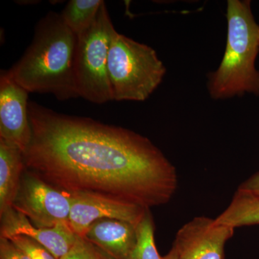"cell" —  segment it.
<instances>
[{"mask_svg":"<svg viewBox=\"0 0 259 259\" xmlns=\"http://www.w3.org/2000/svg\"><path fill=\"white\" fill-rule=\"evenodd\" d=\"M32 140L25 168L65 192L105 196L143 208L164 205L178 188L176 167L148 138L29 102Z\"/></svg>","mask_w":259,"mask_h":259,"instance_id":"6da1fadb","label":"cell"},{"mask_svg":"<svg viewBox=\"0 0 259 259\" xmlns=\"http://www.w3.org/2000/svg\"><path fill=\"white\" fill-rule=\"evenodd\" d=\"M77 35L61 14L49 13L37 23L31 44L8 71L30 93L53 94L61 101L79 97L74 74Z\"/></svg>","mask_w":259,"mask_h":259,"instance_id":"7a4b0ae2","label":"cell"},{"mask_svg":"<svg viewBox=\"0 0 259 259\" xmlns=\"http://www.w3.org/2000/svg\"><path fill=\"white\" fill-rule=\"evenodd\" d=\"M227 40L221 64L208 76L207 88L215 100L253 94L259 96V25L248 0L227 3Z\"/></svg>","mask_w":259,"mask_h":259,"instance_id":"3957f363","label":"cell"},{"mask_svg":"<svg viewBox=\"0 0 259 259\" xmlns=\"http://www.w3.org/2000/svg\"><path fill=\"white\" fill-rule=\"evenodd\" d=\"M166 73L154 49L117 32L107 61L113 101H145L159 86Z\"/></svg>","mask_w":259,"mask_h":259,"instance_id":"277c9868","label":"cell"},{"mask_svg":"<svg viewBox=\"0 0 259 259\" xmlns=\"http://www.w3.org/2000/svg\"><path fill=\"white\" fill-rule=\"evenodd\" d=\"M117 32L103 1L93 24L77 36L74 74L79 97L97 104L112 101L107 61Z\"/></svg>","mask_w":259,"mask_h":259,"instance_id":"5b68a950","label":"cell"},{"mask_svg":"<svg viewBox=\"0 0 259 259\" xmlns=\"http://www.w3.org/2000/svg\"><path fill=\"white\" fill-rule=\"evenodd\" d=\"M72 202L71 194L53 187L25 168L12 207L34 226L51 228L69 224Z\"/></svg>","mask_w":259,"mask_h":259,"instance_id":"8992f818","label":"cell"},{"mask_svg":"<svg viewBox=\"0 0 259 259\" xmlns=\"http://www.w3.org/2000/svg\"><path fill=\"white\" fill-rule=\"evenodd\" d=\"M235 230L198 216L177 231L171 249L178 259H225V246Z\"/></svg>","mask_w":259,"mask_h":259,"instance_id":"52a82bcc","label":"cell"},{"mask_svg":"<svg viewBox=\"0 0 259 259\" xmlns=\"http://www.w3.org/2000/svg\"><path fill=\"white\" fill-rule=\"evenodd\" d=\"M69 226L75 234L84 236L90 226L101 219L125 221L137 226L148 210L136 204L105 196L73 194Z\"/></svg>","mask_w":259,"mask_h":259,"instance_id":"ba28073f","label":"cell"},{"mask_svg":"<svg viewBox=\"0 0 259 259\" xmlns=\"http://www.w3.org/2000/svg\"><path fill=\"white\" fill-rule=\"evenodd\" d=\"M28 92L10 79L5 71L0 76V139L23 153L32 140L28 114Z\"/></svg>","mask_w":259,"mask_h":259,"instance_id":"9c48e42d","label":"cell"},{"mask_svg":"<svg viewBox=\"0 0 259 259\" xmlns=\"http://www.w3.org/2000/svg\"><path fill=\"white\" fill-rule=\"evenodd\" d=\"M0 218L1 238L9 239L15 236L28 237L45 247L56 259L62 258L69 251L77 237L69 224L59 225L51 228H37L13 207L0 214Z\"/></svg>","mask_w":259,"mask_h":259,"instance_id":"30bf717a","label":"cell"},{"mask_svg":"<svg viewBox=\"0 0 259 259\" xmlns=\"http://www.w3.org/2000/svg\"><path fill=\"white\" fill-rule=\"evenodd\" d=\"M83 237L112 259H130L137 243L136 226L118 220H98Z\"/></svg>","mask_w":259,"mask_h":259,"instance_id":"8fae6325","label":"cell"},{"mask_svg":"<svg viewBox=\"0 0 259 259\" xmlns=\"http://www.w3.org/2000/svg\"><path fill=\"white\" fill-rule=\"evenodd\" d=\"M25 168L23 153L0 139V214L13 207Z\"/></svg>","mask_w":259,"mask_h":259,"instance_id":"7c38bea8","label":"cell"},{"mask_svg":"<svg viewBox=\"0 0 259 259\" xmlns=\"http://www.w3.org/2000/svg\"><path fill=\"white\" fill-rule=\"evenodd\" d=\"M214 221L234 229L259 225V197L237 190L229 205Z\"/></svg>","mask_w":259,"mask_h":259,"instance_id":"4fadbf2b","label":"cell"},{"mask_svg":"<svg viewBox=\"0 0 259 259\" xmlns=\"http://www.w3.org/2000/svg\"><path fill=\"white\" fill-rule=\"evenodd\" d=\"M102 3V0H71L61 15L70 30L78 36L93 24Z\"/></svg>","mask_w":259,"mask_h":259,"instance_id":"5bb4252c","label":"cell"},{"mask_svg":"<svg viewBox=\"0 0 259 259\" xmlns=\"http://www.w3.org/2000/svg\"><path fill=\"white\" fill-rule=\"evenodd\" d=\"M137 243L130 259H162L155 242V226L150 209L136 226Z\"/></svg>","mask_w":259,"mask_h":259,"instance_id":"9a60e30c","label":"cell"},{"mask_svg":"<svg viewBox=\"0 0 259 259\" xmlns=\"http://www.w3.org/2000/svg\"><path fill=\"white\" fill-rule=\"evenodd\" d=\"M60 259H112L88 241L84 237L77 236L69 251Z\"/></svg>","mask_w":259,"mask_h":259,"instance_id":"2e32d148","label":"cell"},{"mask_svg":"<svg viewBox=\"0 0 259 259\" xmlns=\"http://www.w3.org/2000/svg\"><path fill=\"white\" fill-rule=\"evenodd\" d=\"M8 240L30 259H56L45 247L28 237L15 236Z\"/></svg>","mask_w":259,"mask_h":259,"instance_id":"e0dca14e","label":"cell"},{"mask_svg":"<svg viewBox=\"0 0 259 259\" xmlns=\"http://www.w3.org/2000/svg\"><path fill=\"white\" fill-rule=\"evenodd\" d=\"M0 259H30L10 240L0 237Z\"/></svg>","mask_w":259,"mask_h":259,"instance_id":"ac0fdd59","label":"cell"},{"mask_svg":"<svg viewBox=\"0 0 259 259\" xmlns=\"http://www.w3.org/2000/svg\"><path fill=\"white\" fill-rule=\"evenodd\" d=\"M238 190L244 191L259 197V172L243 182L238 187Z\"/></svg>","mask_w":259,"mask_h":259,"instance_id":"d6986e66","label":"cell"},{"mask_svg":"<svg viewBox=\"0 0 259 259\" xmlns=\"http://www.w3.org/2000/svg\"><path fill=\"white\" fill-rule=\"evenodd\" d=\"M162 259H178L177 258L176 253H175L173 250H170V251L165 256H162Z\"/></svg>","mask_w":259,"mask_h":259,"instance_id":"ffe728a7","label":"cell"}]
</instances>
